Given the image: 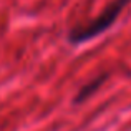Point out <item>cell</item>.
I'll return each mask as SVG.
<instances>
[{
  "label": "cell",
  "mask_w": 131,
  "mask_h": 131,
  "mask_svg": "<svg viewBox=\"0 0 131 131\" xmlns=\"http://www.w3.org/2000/svg\"><path fill=\"white\" fill-rule=\"evenodd\" d=\"M108 78V73H101L100 77H96L95 80H91L90 83H86L85 86H81V90L77 93L75 96V103H81L85 100H88L91 95H95V91H98V88L105 83V80Z\"/></svg>",
  "instance_id": "7a4b0ae2"
},
{
  "label": "cell",
  "mask_w": 131,
  "mask_h": 131,
  "mask_svg": "<svg viewBox=\"0 0 131 131\" xmlns=\"http://www.w3.org/2000/svg\"><path fill=\"white\" fill-rule=\"evenodd\" d=\"M129 2L131 0H113V2H110L96 18L90 20L86 23H81V25H75L68 32L67 40L71 45H80V43L90 42L91 38L100 37L108 28H111V25L118 20V17L128 7Z\"/></svg>",
  "instance_id": "6da1fadb"
}]
</instances>
